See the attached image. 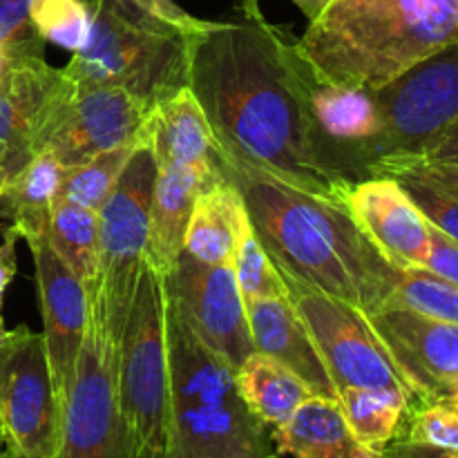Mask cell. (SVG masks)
I'll return each instance as SVG.
<instances>
[{
    "instance_id": "cell-7",
    "label": "cell",
    "mask_w": 458,
    "mask_h": 458,
    "mask_svg": "<svg viewBox=\"0 0 458 458\" xmlns=\"http://www.w3.org/2000/svg\"><path fill=\"white\" fill-rule=\"evenodd\" d=\"M159 159L148 141L139 137L119 182L103 201L98 215V286L103 322L112 340H119L128 318L139 273L146 262L150 208Z\"/></svg>"
},
{
    "instance_id": "cell-14",
    "label": "cell",
    "mask_w": 458,
    "mask_h": 458,
    "mask_svg": "<svg viewBox=\"0 0 458 458\" xmlns=\"http://www.w3.org/2000/svg\"><path fill=\"white\" fill-rule=\"evenodd\" d=\"M365 316L416 401L434 403L450 394L458 383V325L392 304Z\"/></svg>"
},
{
    "instance_id": "cell-6",
    "label": "cell",
    "mask_w": 458,
    "mask_h": 458,
    "mask_svg": "<svg viewBox=\"0 0 458 458\" xmlns=\"http://www.w3.org/2000/svg\"><path fill=\"white\" fill-rule=\"evenodd\" d=\"M94 22L81 52L63 70L79 85L119 88L150 107L188 85V40L128 21L110 4L89 0Z\"/></svg>"
},
{
    "instance_id": "cell-45",
    "label": "cell",
    "mask_w": 458,
    "mask_h": 458,
    "mask_svg": "<svg viewBox=\"0 0 458 458\" xmlns=\"http://www.w3.org/2000/svg\"><path fill=\"white\" fill-rule=\"evenodd\" d=\"M441 403H445V405H450L452 410L458 411V396H447V398H441Z\"/></svg>"
},
{
    "instance_id": "cell-9",
    "label": "cell",
    "mask_w": 458,
    "mask_h": 458,
    "mask_svg": "<svg viewBox=\"0 0 458 458\" xmlns=\"http://www.w3.org/2000/svg\"><path fill=\"white\" fill-rule=\"evenodd\" d=\"M88 298V327L74 378L58 403V445L52 458H128L132 443L116 392V344L101 304L94 293Z\"/></svg>"
},
{
    "instance_id": "cell-4",
    "label": "cell",
    "mask_w": 458,
    "mask_h": 458,
    "mask_svg": "<svg viewBox=\"0 0 458 458\" xmlns=\"http://www.w3.org/2000/svg\"><path fill=\"white\" fill-rule=\"evenodd\" d=\"M170 360L165 458H267L268 428L237 392L235 369L206 347L168 300Z\"/></svg>"
},
{
    "instance_id": "cell-25",
    "label": "cell",
    "mask_w": 458,
    "mask_h": 458,
    "mask_svg": "<svg viewBox=\"0 0 458 458\" xmlns=\"http://www.w3.org/2000/svg\"><path fill=\"white\" fill-rule=\"evenodd\" d=\"M235 383L242 401L268 429L282 428L300 405L316 396L293 371L258 352L242 362Z\"/></svg>"
},
{
    "instance_id": "cell-44",
    "label": "cell",
    "mask_w": 458,
    "mask_h": 458,
    "mask_svg": "<svg viewBox=\"0 0 458 458\" xmlns=\"http://www.w3.org/2000/svg\"><path fill=\"white\" fill-rule=\"evenodd\" d=\"M7 173L3 170V165H0V199H3V192H4V186H7Z\"/></svg>"
},
{
    "instance_id": "cell-3",
    "label": "cell",
    "mask_w": 458,
    "mask_h": 458,
    "mask_svg": "<svg viewBox=\"0 0 458 458\" xmlns=\"http://www.w3.org/2000/svg\"><path fill=\"white\" fill-rule=\"evenodd\" d=\"M456 43L458 0H331L293 47L320 79L376 92Z\"/></svg>"
},
{
    "instance_id": "cell-23",
    "label": "cell",
    "mask_w": 458,
    "mask_h": 458,
    "mask_svg": "<svg viewBox=\"0 0 458 458\" xmlns=\"http://www.w3.org/2000/svg\"><path fill=\"white\" fill-rule=\"evenodd\" d=\"M271 438L291 458H383L358 441L335 398H309Z\"/></svg>"
},
{
    "instance_id": "cell-35",
    "label": "cell",
    "mask_w": 458,
    "mask_h": 458,
    "mask_svg": "<svg viewBox=\"0 0 458 458\" xmlns=\"http://www.w3.org/2000/svg\"><path fill=\"white\" fill-rule=\"evenodd\" d=\"M0 49L9 61L45 56V40L31 22L30 0H0Z\"/></svg>"
},
{
    "instance_id": "cell-22",
    "label": "cell",
    "mask_w": 458,
    "mask_h": 458,
    "mask_svg": "<svg viewBox=\"0 0 458 458\" xmlns=\"http://www.w3.org/2000/svg\"><path fill=\"white\" fill-rule=\"evenodd\" d=\"M141 139L150 143L159 164L208 165L215 161V134L188 85L152 107Z\"/></svg>"
},
{
    "instance_id": "cell-30",
    "label": "cell",
    "mask_w": 458,
    "mask_h": 458,
    "mask_svg": "<svg viewBox=\"0 0 458 458\" xmlns=\"http://www.w3.org/2000/svg\"><path fill=\"white\" fill-rule=\"evenodd\" d=\"M31 22L45 43L65 52H81L92 31L94 9L89 0H30Z\"/></svg>"
},
{
    "instance_id": "cell-40",
    "label": "cell",
    "mask_w": 458,
    "mask_h": 458,
    "mask_svg": "<svg viewBox=\"0 0 458 458\" xmlns=\"http://www.w3.org/2000/svg\"><path fill=\"white\" fill-rule=\"evenodd\" d=\"M383 458H458V450H438V447L416 445L394 438L383 450Z\"/></svg>"
},
{
    "instance_id": "cell-1",
    "label": "cell",
    "mask_w": 458,
    "mask_h": 458,
    "mask_svg": "<svg viewBox=\"0 0 458 458\" xmlns=\"http://www.w3.org/2000/svg\"><path fill=\"white\" fill-rule=\"evenodd\" d=\"M188 88L215 150L291 188L347 208L353 183L327 152L304 106L293 40L264 18L206 22L188 40Z\"/></svg>"
},
{
    "instance_id": "cell-19",
    "label": "cell",
    "mask_w": 458,
    "mask_h": 458,
    "mask_svg": "<svg viewBox=\"0 0 458 458\" xmlns=\"http://www.w3.org/2000/svg\"><path fill=\"white\" fill-rule=\"evenodd\" d=\"M246 318H249L255 352L273 358L293 371L311 387L316 396L338 401V392L331 383L329 371L289 295L246 302Z\"/></svg>"
},
{
    "instance_id": "cell-20",
    "label": "cell",
    "mask_w": 458,
    "mask_h": 458,
    "mask_svg": "<svg viewBox=\"0 0 458 458\" xmlns=\"http://www.w3.org/2000/svg\"><path fill=\"white\" fill-rule=\"evenodd\" d=\"M224 174L217 159L208 165L159 164L150 208V233H148L146 262L161 276H168L183 250L192 206L201 188L217 182Z\"/></svg>"
},
{
    "instance_id": "cell-34",
    "label": "cell",
    "mask_w": 458,
    "mask_h": 458,
    "mask_svg": "<svg viewBox=\"0 0 458 458\" xmlns=\"http://www.w3.org/2000/svg\"><path fill=\"white\" fill-rule=\"evenodd\" d=\"M101 3L110 4L114 12H119L128 21L173 31V34L183 36L186 40L199 34L206 22H208L188 13L174 0H101Z\"/></svg>"
},
{
    "instance_id": "cell-42",
    "label": "cell",
    "mask_w": 458,
    "mask_h": 458,
    "mask_svg": "<svg viewBox=\"0 0 458 458\" xmlns=\"http://www.w3.org/2000/svg\"><path fill=\"white\" fill-rule=\"evenodd\" d=\"M0 458H22V456H18L16 452L7 445V443H4L3 434H0Z\"/></svg>"
},
{
    "instance_id": "cell-13",
    "label": "cell",
    "mask_w": 458,
    "mask_h": 458,
    "mask_svg": "<svg viewBox=\"0 0 458 458\" xmlns=\"http://www.w3.org/2000/svg\"><path fill=\"white\" fill-rule=\"evenodd\" d=\"M76 83L45 56L9 61L0 79V165L16 174L47 143Z\"/></svg>"
},
{
    "instance_id": "cell-47",
    "label": "cell",
    "mask_w": 458,
    "mask_h": 458,
    "mask_svg": "<svg viewBox=\"0 0 458 458\" xmlns=\"http://www.w3.org/2000/svg\"><path fill=\"white\" fill-rule=\"evenodd\" d=\"M128 458H139V454L134 450H130V456Z\"/></svg>"
},
{
    "instance_id": "cell-8",
    "label": "cell",
    "mask_w": 458,
    "mask_h": 458,
    "mask_svg": "<svg viewBox=\"0 0 458 458\" xmlns=\"http://www.w3.org/2000/svg\"><path fill=\"white\" fill-rule=\"evenodd\" d=\"M380 132L362 150V179L383 161L420 157L458 119V43L374 92Z\"/></svg>"
},
{
    "instance_id": "cell-18",
    "label": "cell",
    "mask_w": 458,
    "mask_h": 458,
    "mask_svg": "<svg viewBox=\"0 0 458 458\" xmlns=\"http://www.w3.org/2000/svg\"><path fill=\"white\" fill-rule=\"evenodd\" d=\"M347 208L371 244L394 267H423L429 222L396 179L369 177L356 182L347 197Z\"/></svg>"
},
{
    "instance_id": "cell-39",
    "label": "cell",
    "mask_w": 458,
    "mask_h": 458,
    "mask_svg": "<svg viewBox=\"0 0 458 458\" xmlns=\"http://www.w3.org/2000/svg\"><path fill=\"white\" fill-rule=\"evenodd\" d=\"M410 159V157H407ZM416 159H423V161H434V164H447V165H458V119L428 150L423 152L420 157Z\"/></svg>"
},
{
    "instance_id": "cell-38",
    "label": "cell",
    "mask_w": 458,
    "mask_h": 458,
    "mask_svg": "<svg viewBox=\"0 0 458 458\" xmlns=\"http://www.w3.org/2000/svg\"><path fill=\"white\" fill-rule=\"evenodd\" d=\"M383 164H405L416 168L419 173H423L425 177H429L432 182H437L438 186L445 188L450 195H454L458 199V165H447V164H434V161H423V159H416V157H410V159H392V161H383ZM378 164V165H383ZM376 165V168H378ZM374 168V170H376ZM371 170V174H374Z\"/></svg>"
},
{
    "instance_id": "cell-48",
    "label": "cell",
    "mask_w": 458,
    "mask_h": 458,
    "mask_svg": "<svg viewBox=\"0 0 458 458\" xmlns=\"http://www.w3.org/2000/svg\"><path fill=\"white\" fill-rule=\"evenodd\" d=\"M267 458H276V456H273V454H271V456H267Z\"/></svg>"
},
{
    "instance_id": "cell-43",
    "label": "cell",
    "mask_w": 458,
    "mask_h": 458,
    "mask_svg": "<svg viewBox=\"0 0 458 458\" xmlns=\"http://www.w3.org/2000/svg\"><path fill=\"white\" fill-rule=\"evenodd\" d=\"M7 67H9V56L3 52V49H0V79H3V76H4Z\"/></svg>"
},
{
    "instance_id": "cell-17",
    "label": "cell",
    "mask_w": 458,
    "mask_h": 458,
    "mask_svg": "<svg viewBox=\"0 0 458 458\" xmlns=\"http://www.w3.org/2000/svg\"><path fill=\"white\" fill-rule=\"evenodd\" d=\"M298 72L304 106L318 137L325 143L334 164L352 182H360L362 150L380 132V114L374 92L329 83L313 74L300 58Z\"/></svg>"
},
{
    "instance_id": "cell-10",
    "label": "cell",
    "mask_w": 458,
    "mask_h": 458,
    "mask_svg": "<svg viewBox=\"0 0 458 458\" xmlns=\"http://www.w3.org/2000/svg\"><path fill=\"white\" fill-rule=\"evenodd\" d=\"M282 277L300 320L316 343L335 392L349 387L371 389L401 398L411 407L416 401L414 394L374 334L365 313L284 273Z\"/></svg>"
},
{
    "instance_id": "cell-31",
    "label": "cell",
    "mask_w": 458,
    "mask_h": 458,
    "mask_svg": "<svg viewBox=\"0 0 458 458\" xmlns=\"http://www.w3.org/2000/svg\"><path fill=\"white\" fill-rule=\"evenodd\" d=\"M371 177H392L405 188L407 195L411 197L423 217L432 224L434 228L443 231L445 235L454 237L458 242V199L454 195L425 177L416 168L405 164H383L374 170Z\"/></svg>"
},
{
    "instance_id": "cell-29",
    "label": "cell",
    "mask_w": 458,
    "mask_h": 458,
    "mask_svg": "<svg viewBox=\"0 0 458 458\" xmlns=\"http://www.w3.org/2000/svg\"><path fill=\"white\" fill-rule=\"evenodd\" d=\"M385 304L411 309L423 316L458 325V286L447 284L420 267L398 268L396 282Z\"/></svg>"
},
{
    "instance_id": "cell-28",
    "label": "cell",
    "mask_w": 458,
    "mask_h": 458,
    "mask_svg": "<svg viewBox=\"0 0 458 458\" xmlns=\"http://www.w3.org/2000/svg\"><path fill=\"white\" fill-rule=\"evenodd\" d=\"M137 143L139 141H130L123 146L110 148V150L101 152V155L92 157V159L83 161L74 168H67L61 186V197L76 201L85 208H101L103 201L107 199L112 188L119 182Z\"/></svg>"
},
{
    "instance_id": "cell-21",
    "label": "cell",
    "mask_w": 458,
    "mask_h": 458,
    "mask_svg": "<svg viewBox=\"0 0 458 458\" xmlns=\"http://www.w3.org/2000/svg\"><path fill=\"white\" fill-rule=\"evenodd\" d=\"M250 228L244 199L226 173L201 188L192 206L183 250L204 264H228Z\"/></svg>"
},
{
    "instance_id": "cell-33",
    "label": "cell",
    "mask_w": 458,
    "mask_h": 458,
    "mask_svg": "<svg viewBox=\"0 0 458 458\" xmlns=\"http://www.w3.org/2000/svg\"><path fill=\"white\" fill-rule=\"evenodd\" d=\"M396 438L438 450H458V411L441 401L420 403L416 410L410 407Z\"/></svg>"
},
{
    "instance_id": "cell-36",
    "label": "cell",
    "mask_w": 458,
    "mask_h": 458,
    "mask_svg": "<svg viewBox=\"0 0 458 458\" xmlns=\"http://www.w3.org/2000/svg\"><path fill=\"white\" fill-rule=\"evenodd\" d=\"M432 276L441 277L447 284L458 286V242L429 224V242L423 267Z\"/></svg>"
},
{
    "instance_id": "cell-16",
    "label": "cell",
    "mask_w": 458,
    "mask_h": 458,
    "mask_svg": "<svg viewBox=\"0 0 458 458\" xmlns=\"http://www.w3.org/2000/svg\"><path fill=\"white\" fill-rule=\"evenodd\" d=\"M31 250L38 286V304L43 316V340L58 403L74 378L76 358L85 338L89 316V298L85 286L72 276L49 246L47 235L25 240Z\"/></svg>"
},
{
    "instance_id": "cell-27",
    "label": "cell",
    "mask_w": 458,
    "mask_h": 458,
    "mask_svg": "<svg viewBox=\"0 0 458 458\" xmlns=\"http://www.w3.org/2000/svg\"><path fill=\"white\" fill-rule=\"evenodd\" d=\"M338 403L344 420L358 441L380 454L396 438L403 419L410 410V405L401 398L358 387L340 389Z\"/></svg>"
},
{
    "instance_id": "cell-46",
    "label": "cell",
    "mask_w": 458,
    "mask_h": 458,
    "mask_svg": "<svg viewBox=\"0 0 458 458\" xmlns=\"http://www.w3.org/2000/svg\"><path fill=\"white\" fill-rule=\"evenodd\" d=\"M447 396H458V383L454 385V387L450 389V394H447ZM447 396H445V398H447Z\"/></svg>"
},
{
    "instance_id": "cell-41",
    "label": "cell",
    "mask_w": 458,
    "mask_h": 458,
    "mask_svg": "<svg viewBox=\"0 0 458 458\" xmlns=\"http://www.w3.org/2000/svg\"><path fill=\"white\" fill-rule=\"evenodd\" d=\"M291 3L307 16L309 22H313L329 7L331 0H291ZM242 13H244V18H264L262 12H259L258 0H242Z\"/></svg>"
},
{
    "instance_id": "cell-11",
    "label": "cell",
    "mask_w": 458,
    "mask_h": 458,
    "mask_svg": "<svg viewBox=\"0 0 458 458\" xmlns=\"http://www.w3.org/2000/svg\"><path fill=\"white\" fill-rule=\"evenodd\" d=\"M0 434L22 458H52L58 398L43 334L21 325L0 338Z\"/></svg>"
},
{
    "instance_id": "cell-2",
    "label": "cell",
    "mask_w": 458,
    "mask_h": 458,
    "mask_svg": "<svg viewBox=\"0 0 458 458\" xmlns=\"http://www.w3.org/2000/svg\"><path fill=\"white\" fill-rule=\"evenodd\" d=\"M244 199L250 226L280 273L369 313L396 282L394 267L349 208L291 188L215 150Z\"/></svg>"
},
{
    "instance_id": "cell-32",
    "label": "cell",
    "mask_w": 458,
    "mask_h": 458,
    "mask_svg": "<svg viewBox=\"0 0 458 458\" xmlns=\"http://www.w3.org/2000/svg\"><path fill=\"white\" fill-rule=\"evenodd\" d=\"M233 273H235L237 286L244 298V302L255 300H273L289 295L286 282L282 277L280 268L273 264L264 246L259 244L253 226L242 235L240 246L233 258Z\"/></svg>"
},
{
    "instance_id": "cell-26",
    "label": "cell",
    "mask_w": 458,
    "mask_h": 458,
    "mask_svg": "<svg viewBox=\"0 0 458 458\" xmlns=\"http://www.w3.org/2000/svg\"><path fill=\"white\" fill-rule=\"evenodd\" d=\"M47 240L54 253L85 286L88 295L98 286V215L76 201L58 197L49 215Z\"/></svg>"
},
{
    "instance_id": "cell-5",
    "label": "cell",
    "mask_w": 458,
    "mask_h": 458,
    "mask_svg": "<svg viewBox=\"0 0 458 458\" xmlns=\"http://www.w3.org/2000/svg\"><path fill=\"white\" fill-rule=\"evenodd\" d=\"M168 295L165 280L143 262L128 318L116 340V392L139 458H165L168 445Z\"/></svg>"
},
{
    "instance_id": "cell-37",
    "label": "cell",
    "mask_w": 458,
    "mask_h": 458,
    "mask_svg": "<svg viewBox=\"0 0 458 458\" xmlns=\"http://www.w3.org/2000/svg\"><path fill=\"white\" fill-rule=\"evenodd\" d=\"M18 240H21V233L7 224L3 228V242H0V338L4 335L7 327H4V318H3V304H4V293H7L9 282L13 280L18 268V255H16V246Z\"/></svg>"
},
{
    "instance_id": "cell-15",
    "label": "cell",
    "mask_w": 458,
    "mask_h": 458,
    "mask_svg": "<svg viewBox=\"0 0 458 458\" xmlns=\"http://www.w3.org/2000/svg\"><path fill=\"white\" fill-rule=\"evenodd\" d=\"M152 107L119 88L79 85L43 150L65 168L83 164L110 148L139 141Z\"/></svg>"
},
{
    "instance_id": "cell-12",
    "label": "cell",
    "mask_w": 458,
    "mask_h": 458,
    "mask_svg": "<svg viewBox=\"0 0 458 458\" xmlns=\"http://www.w3.org/2000/svg\"><path fill=\"white\" fill-rule=\"evenodd\" d=\"M164 280L165 295L197 338L233 369H240L255 347L233 262L204 264L182 250Z\"/></svg>"
},
{
    "instance_id": "cell-24",
    "label": "cell",
    "mask_w": 458,
    "mask_h": 458,
    "mask_svg": "<svg viewBox=\"0 0 458 458\" xmlns=\"http://www.w3.org/2000/svg\"><path fill=\"white\" fill-rule=\"evenodd\" d=\"M65 165L49 150H40L7 179L3 192V219H7L21 240L47 235L54 201L61 197Z\"/></svg>"
}]
</instances>
